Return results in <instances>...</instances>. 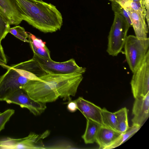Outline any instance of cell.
<instances>
[{"label": "cell", "instance_id": "6da1fadb", "mask_svg": "<svg viewBox=\"0 0 149 149\" xmlns=\"http://www.w3.org/2000/svg\"><path fill=\"white\" fill-rule=\"evenodd\" d=\"M82 74H47L40 77L42 80H29L22 89L33 100L45 103L58 98L72 100L83 77Z\"/></svg>", "mask_w": 149, "mask_h": 149}, {"label": "cell", "instance_id": "7a4b0ae2", "mask_svg": "<svg viewBox=\"0 0 149 149\" xmlns=\"http://www.w3.org/2000/svg\"><path fill=\"white\" fill-rule=\"evenodd\" d=\"M22 13V20L45 33L60 30L63 18L56 7L37 0H15Z\"/></svg>", "mask_w": 149, "mask_h": 149}, {"label": "cell", "instance_id": "3957f363", "mask_svg": "<svg viewBox=\"0 0 149 149\" xmlns=\"http://www.w3.org/2000/svg\"><path fill=\"white\" fill-rule=\"evenodd\" d=\"M114 17L108 36L107 52L110 55L117 56L122 51L130 27L127 20L122 15L114 13Z\"/></svg>", "mask_w": 149, "mask_h": 149}, {"label": "cell", "instance_id": "277c9868", "mask_svg": "<svg viewBox=\"0 0 149 149\" xmlns=\"http://www.w3.org/2000/svg\"><path fill=\"white\" fill-rule=\"evenodd\" d=\"M124 46L125 54L130 70L133 73L140 66L148 50L149 39L127 36Z\"/></svg>", "mask_w": 149, "mask_h": 149}, {"label": "cell", "instance_id": "5b68a950", "mask_svg": "<svg viewBox=\"0 0 149 149\" xmlns=\"http://www.w3.org/2000/svg\"><path fill=\"white\" fill-rule=\"evenodd\" d=\"M33 58L47 73L54 74H83L86 68L79 66L73 58L63 62H56L33 53Z\"/></svg>", "mask_w": 149, "mask_h": 149}, {"label": "cell", "instance_id": "8992f818", "mask_svg": "<svg viewBox=\"0 0 149 149\" xmlns=\"http://www.w3.org/2000/svg\"><path fill=\"white\" fill-rule=\"evenodd\" d=\"M49 133V131L47 130L40 134L31 132L27 136L21 139L3 138L0 139V148L46 149L43 141Z\"/></svg>", "mask_w": 149, "mask_h": 149}, {"label": "cell", "instance_id": "52a82bcc", "mask_svg": "<svg viewBox=\"0 0 149 149\" xmlns=\"http://www.w3.org/2000/svg\"><path fill=\"white\" fill-rule=\"evenodd\" d=\"M29 79L11 66L0 77V101L5 100L16 91L22 89Z\"/></svg>", "mask_w": 149, "mask_h": 149}, {"label": "cell", "instance_id": "ba28073f", "mask_svg": "<svg viewBox=\"0 0 149 149\" xmlns=\"http://www.w3.org/2000/svg\"><path fill=\"white\" fill-rule=\"evenodd\" d=\"M130 84L135 98L145 96L149 93V51L143 61L133 72Z\"/></svg>", "mask_w": 149, "mask_h": 149}, {"label": "cell", "instance_id": "9c48e42d", "mask_svg": "<svg viewBox=\"0 0 149 149\" xmlns=\"http://www.w3.org/2000/svg\"><path fill=\"white\" fill-rule=\"evenodd\" d=\"M4 101L8 104H17L21 108H27L36 116L41 114L47 108L45 103L33 100L22 89L15 91Z\"/></svg>", "mask_w": 149, "mask_h": 149}, {"label": "cell", "instance_id": "30bf717a", "mask_svg": "<svg viewBox=\"0 0 149 149\" xmlns=\"http://www.w3.org/2000/svg\"><path fill=\"white\" fill-rule=\"evenodd\" d=\"M135 99L132 109L134 116L132 121V125L141 127L149 116V93L145 96Z\"/></svg>", "mask_w": 149, "mask_h": 149}, {"label": "cell", "instance_id": "8fae6325", "mask_svg": "<svg viewBox=\"0 0 149 149\" xmlns=\"http://www.w3.org/2000/svg\"><path fill=\"white\" fill-rule=\"evenodd\" d=\"M79 109L85 117L94 121L102 126H105L102 116V109L93 103L79 97L74 100Z\"/></svg>", "mask_w": 149, "mask_h": 149}, {"label": "cell", "instance_id": "7c38bea8", "mask_svg": "<svg viewBox=\"0 0 149 149\" xmlns=\"http://www.w3.org/2000/svg\"><path fill=\"white\" fill-rule=\"evenodd\" d=\"M0 12L10 25L17 26L23 20L22 12L15 0H0Z\"/></svg>", "mask_w": 149, "mask_h": 149}, {"label": "cell", "instance_id": "4fadbf2b", "mask_svg": "<svg viewBox=\"0 0 149 149\" xmlns=\"http://www.w3.org/2000/svg\"><path fill=\"white\" fill-rule=\"evenodd\" d=\"M125 9L129 16L135 36L141 38H147L148 27L145 21V17L133 10Z\"/></svg>", "mask_w": 149, "mask_h": 149}, {"label": "cell", "instance_id": "5bb4252c", "mask_svg": "<svg viewBox=\"0 0 149 149\" xmlns=\"http://www.w3.org/2000/svg\"><path fill=\"white\" fill-rule=\"evenodd\" d=\"M121 133L106 126H101L97 134L96 141L99 148L105 149L110 145Z\"/></svg>", "mask_w": 149, "mask_h": 149}, {"label": "cell", "instance_id": "9a60e30c", "mask_svg": "<svg viewBox=\"0 0 149 149\" xmlns=\"http://www.w3.org/2000/svg\"><path fill=\"white\" fill-rule=\"evenodd\" d=\"M11 66L14 68L27 71L33 74L39 78L47 74L39 63L33 58L25 61L13 65Z\"/></svg>", "mask_w": 149, "mask_h": 149}, {"label": "cell", "instance_id": "2e32d148", "mask_svg": "<svg viewBox=\"0 0 149 149\" xmlns=\"http://www.w3.org/2000/svg\"><path fill=\"white\" fill-rule=\"evenodd\" d=\"M86 119V129L82 138L86 144L93 143L95 142L97 134L102 126L89 119Z\"/></svg>", "mask_w": 149, "mask_h": 149}, {"label": "cell", "instance_id": "e0dca14e", "mask_svg": "<svg viewBox=\"0 0 149 149\" xmlns=\"http://www.w3.org/2000/svg\"><path fill=\"white\" fill-rule=\"evenodd\" d=\"M114 1L119 3L124 9L133 10L146 17L145 0H141L138 2L128 0H114Z\"/></svg>", "mask_w": 149, "mask_h": 149}, {"label": "cell", "instance_id": "ac0fdd59", "mask_svg": "<svg viewBox=\"0 0 149 149\" xmlns=\"http://www.w3.org/2000/svg\"><path fill=\"white\" fill-rule=\"evenodd\" d=\"M140 128L137 125H132L126 131L121 133L118 137L105 149L114 148L121 145L136 133Z\"/></svg>", "mask_w": 149, "mask_h": 149}, {"label": "cell", "instance_id": "d6986e66", "mask_svg": "<svg viewBox=\"0 0 149 149\" xmlns=\"http://www.w3.org/2000/svg\"><path fill=\"white\" fill-rule=\"evenodd\" d=\"M117 120L118 131L122 133L129 127L127 118V111L126 107L122 108L114 112Z\"/></svg>", "mask_w": 149, "mask_h": 149}, {"label": "cell", "instance_id": "ffe728a7", "mask_svg": "<svg viewBox=\"0 0 149 149\" xmlns=\"http://www.w3.org/2000/svg\"><path fill=\"white\" fill-rule=\"evenodd\" d=\"M102 116L105 126L118 132L116 119L114 113L110 112L104 108L102 109Z\"/></svg>", "mask_w": 149, "mask_h": 149}, {"label": "cell", "instance_id": "44dd1931", "mask_svg": "<svg viewBox=\"0 0 149 149\" xmlns=\"http://www.w3.org/2000/svg\"><path fill=\"white\" fill-rule=\"evenodd\" d=\"M9 33L17 38L24 42H29L28 32L25 31L24 28L20 26H16L10 28Z\"/></svg>", "mask_w": 149, "mask_h": 149}, {"label": "cell", "instance_id": "7402d4cb", "mask_svg": "<svg viewBox=\"0 0 149 149\" xmlns=\"http://www.w3.org/2000/svg\"><path fill=\"white\" fill-rule=\"evenodd\" d=\"M10 28L9 22L0 12V41L5 38L9 33Z\"/></svg>", "mask_w": 149, "mask_h": 149}, {"label": "cell", "instance_id": "603a6c76", "mask_svg": "<svg viewBox=\"0 0 149 149\" xmlns=\"http://www.w3.org/2000/svg\"><path fill=\"white\" fill-rule=\"evenodd\" d=\"M112 9L114 13H117L124 17L128 23L130 27L132 26L129 16L125 9L119 3L114 1H111Z\"/></svg>", "mask_w": 149, "mask_h": 149}, {"label": "cell", "instance_id": "cb8c5ba5", "mask_svg": "<svg viewBox=\"0 0 149 149\" xmlns=\"http://www.w3.org/2000/svg\"><path fill=\"white\" fill-rule=\"evenodd\" d=\"M29 43L33 53L42 57L51 59L50 52L47 46L45 47L39 48L35 47L29 40Z\"/></svg>", "mask_w": 149, "mask_h": 149}, {"label": "cell", "instance_id": "d4e9b609", "mask_svg": "<svg viewBox=\"0 0 149 149\" xmlns=\"http://www.w3.org/2000/svg\"><path fill=\"white\" fill-rule=\"evenodd\" d=\"M14 113V110L9 109L0 113V132L4 128L6 124Z\"/></svg>", "mask_w": 149, "mask_h": 149}, {"label": "cell", "instance_id": "484cf974", "mask_svg": "<svg viewBox=\"0 0 149 149\" xmlns=\"http://www.w3.org/2000/svg\"><path fill=\"white\" fill-rule=\"evenodd\" d=\"M28 40H30L35 47L39 48H43L46 46L45 42L38 38L31 33L28 32Z\"/></svg>", "mask_w": 149, "mask_h": 149}, {"label": "cell", "instance_id": "4316f807", "mask_svg": "<svg viewBox=\"0 0 149 149\" xmlns=\"http://www.w3.org/2000/svg\"><path fill=\"white\" fill-rule=\"evenodd\" d=\"M16 69L21 75L29 80H42L35 74L27 71L19 69Z\"/></svg>", "mask_w": 149, "mask_h": 149}, {"label": "cell", "instance_id": "83f0119b", "mask_svg": "<svg viewBox=\"0 0 149 149\" xmlns=\"http://www.w3.org/2000/svg\"><path fill=\"white\" fill-rule=\"evenodd\" d=\"M67 108L69 111L72 112H75L78 109L76 103L74 100L68 102Z\"/></svg>", "mask_w": 149, "mask_h": 149}, {"label": "cell", "instance_id": "f1b7e54d", "mask_svg": "<svg viewBox=\"0 0 149 149\" xmlns=\"http://www.w3.org/2000/svg\"><path fill=\"white\" fill-rule=\"evenodd\" d=\"M0 61L6 64L7 59L5 54L3 47L0 41Z\"/></svg>", "mask_w": 149, "mask_h": 149}, {"label": "cell", "instance_id": "f546056e", "mask_svg": "<svg viewBox=\"0 0 149 149\" xmlns=\"http://www.w3.org/2000/svg\"><path fill=\"white\" fill-rule=\"evenodd\" d=\"M145 6L146 10V19L148 26L149 27V0H145Z\"/></svg>", "mask_w": 149, "mask_h": 149}, {"label": "cell", "instance_id": "4dcf8cb0", "mask_svg": "<svg viewBox=\"0 0 149 149\" xmlns=\"http://www.w3.org/2000/svg\"><path fill=\"white\" fill-rule=\"evenodd\" d=\"M131 1H133L135 2H138L141 1V0H128Z\"/></svg>", "mask_w": 149, "mask_h": 149}, {"label": "cell", "instance_id": "1f68e13d", "mask_svg": "<svg viewBox=\"0 0 149 149\" xmlns=\"http://www.w3.org/2000/svg\"><path fill=\"white\" fill-rule=\"evenodd\" d=\"M109 0L111 1V2L112 1H114V0Z\"/></svg>", "mask_w": 149, "mask_h": 149}]
</instances>
